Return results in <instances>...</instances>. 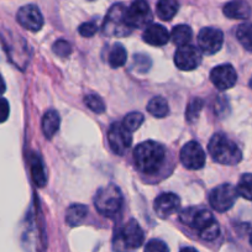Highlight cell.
I'll use <instances>...</instances> for the list:
<instances>
[{
  "label": "cell",
  "instance_id": "32",
  "mask_svg": "<svg viewBox=\"0 0 252 252\" xmlns=\"http://www.w3.org/2000/svg\"><path fill=\"white\" fill-rule=\"evenodd\" d=\"M79 33L84 37H92V36L95 35V32L98 31V25H96L94 21H89V23H84L79 26Z\"/></svg>",
  "mask_w": 252,
  "mask_h": 252
},
{
  "label": "cell",
  "instance_id": "17",
  "mask_svg": "<svg viewBox=\"0 0 252 252\" xmlns=\"http://www.w3.org/2000/svg\"><path fill=\"white\" fill-rule=\"evenodd\" d=\"M222 13L226 18L235 20H246L251 16V6L246 0H231L225 4Z\"/></svg>",
  "mask_w": 252,
  "mask_h": 252
},
{
  "label": "cell",
  "instance_id": "24",
  "mask_svg": "<svg viewBox=\"0 0 252 252\" xmlns=\"http://www.w3.org/2000/svg\"><path fill=\"white\" fill-rule=\"evenodd\" d=\"M236 37L242 47L252 52V23H245L237 28Z\"/></svg>",
  "mask_w": 252,
  "mask_h": 252
},
{
  "label": "cell",
  "instance_id": "4",
  "mask_svg": "<svg viewBox=\"0 0 252 252\" xmlns=\"http://www.w3.org/2000/svg\"><path fill=\"white\" fill-rule=\"evenodd\" d=\"M144 231L136 220H129L124 224L114 236V250L116 252H127L139 249L144 244Z\"/></svg>",
  "mask_w": 252,
  "mask_h": 252
},
{
  "label": "cell",
  "instance_id": "22",
  "mask_svg": "<svg viewBox=\"0 0 252 252\" xmlns=\"http://www.w3.org/2000/svg\"><path fill=\"white\" fill-rule=\"evenodd\" d=\"M192 29L188 25H178L172 30L171 40L174 45L181 47V46L189 45V42L192 40Z\"/></svg>",
  "mask_w": 252,
  "mask_h": 252
},
{
  "label": "cell",
  "instance_id": "8",
  "mask_svg": "<svg viewBox=\"0 0 252 252\" xmlns=\"http://www.w3.org/2000/svg\"><path fill=\"white\" fill-rule=\"evenodd\" d=\"M126 21L131 29H142L151 25L152 13L146 0H135L126 9Z\"/></svg>",
  "mask_w": 252,
  "mask_h": 252
},
{
  "label": "cell",
  "instance_id": "37",
  "mask_svg": "<svg viewBox=\"0 0 252 252\" xmlns=\"http://www.w3.org/2000/svg\"><path fill=\"white\" fill-rule=\"evenodd\" d=\"M250 87H251V88H252V78H251V81H250Z\"/></svg>",
  "mask_w": 252,
  "mask_h": 252
},
{
  "label": "cell",
  "instance_id": "5",
  "mask_svg": "<svg viewBox=\"0 0 252 252\" xmlns=\"http://www.w3.org/2000/svg\"><path fill=\"white\" fill-rule=\"evenodd\" d=\"M123 203V193L120 188L114 184L100 188L94 197L95 209L104 217H114L120 213Z\"/></svg>",
  "mask_w": 252,
  "mask_h": 252
},
{
  "label": "cell",
  "instance_id": "7",
  "mask_svg": "<svg viewBox=\"0 0 252 252\" xmlns=\"http://www.w3.org/2000/svg\"><path fill=\"white\" fill-rule=\"evenodd\" d=\"M237 190L234 186L226 183L217 187L212 190L209 195V203L214 210L219 213H225L231 209L237 199Z\"/></svg>",
  "mask_w": 252,
  "mask_h": 252
},
{
  "label": "cell",
  "instance_id": "33",
  "mask_svg": "<svg viewBox=\"0 0 252 252\" xmlns=\"http://www.w3.org/2000/svg\"><path fill=\"white\" fill-rule=\"evenodd\" d=\"M9 114H10V106H9L8 100L0 96V123L8 120Z\"/></svg>",
  "mask_w": 252,
  "mask_h": 252
},
{
  "label": "cell",
  "instance_id": "34",
  "mask_svg": "<svg viewBox=\"0 0 252 252\" xmlns=\"http://www.w3.org/2000/svg\"><path fill=\"white\" fill-rule=\"evenodd\" d=\"M5 82H4L3 77H1V74H0V96L3 95L4 93H5Z\"/></svg>",
  "mask_w": 252,
  "mask_h": 252
},
{
  "label": "cell",
  "instance_id": "15",
  "mask_svg": "<svg viewBox=\"0 0 252 252\" xmlns=\"http://www.w3.org/2000/svg\"><path fill=\"white\" fill-rule=\"evenodd\" d=\"M181 207V199L174 193H163L155 200V212L161 218L174 214Z\"/></svg>",
  "mask_w": 252,
  "mask_h": 252
},
{
  "label": "cell",
  "instance_id": "20",
  "mask_svg": "<svg viewBox=\"0 0 252 252\" xmlns=\"http://www.w3.org/2000/svg\"><path fill=\"white\" fill-rule=\"evenodd\" d=\"M30 166H31V176H32L33 183L37 187H43L47 182V177H46L45 168H43V163L38 155L33 154L30 157Z\"/></svg>",
  "mask_w": 252,
  "mask_h": 252
},
{
  "label": "cell",
  "instance_id": "14",
  "mask_svg": "<svg viewBox=\"0 0 252 252\" xmlns=\"http://www.w3.org/2000/svg\"><path fill=\"white\" fill-rule=\"evenodd\" d=\"M210 81L219 91H226L236 84L237 74L231 64H220L210 72Z\"/></svg>",
  "mask_w": 252,
  "mask_h": 252
},
{
  "label": "cell",
  "instance_id": "30",
  "mask_svg": "<svg viewBox=\"0 0 252 252\" xmlns=\"http://www.w3.org/2000/svg\"><path fill=\"white\" fill-rule=\"evenodd\" d=\"M52 50L53 52H55L57 56H60V57H67V56L71 55L72 52L71 45L64 40L56 41V42L53 43Z\"/></svg>",
  "mask_w": 252,
  "mask_h": 252
},
{
  "label": "cell",
  "instance_id": "29",
  "mask_svg": "<svg viewBox=\"0 0 252 252\" xmlns=\"http://www.w3.org/2000/svg\"><path fill=\"white\" fill-rule=\"evenodd\" d=\"M203 109V100L199 98H194L193 100H190V103L188 104V108H187L186 116L188 119V121H194L197 120L198 116H199L200 111Z\"/></svg>",
  "mask_w": 252,
  "mask_h": 252
},
{
  "label": "cell",
  "instance_id": "1",
  "mask_svg": "<svg viewBox=\"0 0 252 252\" xmlns=\"http://www.w3.org/2000/svg\"><path fill=\"white\" fill-rule=\"evenodd\" d=\"M179 219L187 226L197 230L200 237L207 241H213L220 234V226L218 221L209 210L203 209V208H187L181 213Z\"/></svg>",
  "mask_w": 252,
  "mask_h": 252
},
{
  "label": "cell",
  "instance_id": "25",
  "mask_svg": "<svg viewBox=\"0 0 252 252\" xmlns=\"http://www.w3.org/2000/svg\"><path fill=\"white\" fill-rule=\"evenodd\" d=\"M126 58H127V53H126L125 47L120 43L114 46L111 48L110 53H109V64H110L113 68H119V67H123L126 62Z\"/></svg>",
  "mask_w": 252,
  "mask_h": 252
},
{
  "label": "cell",
  "instance_id": "35",
  "mask_svg": "<svg viewBox=\"0 0 252 252\" xmlns=\"http://www.w3.org/2000/svg\"><path fill=\"white\" fill-rule=\"evenodd\" d=\"M181 252H198L194 247H183L181 250Z\"/></svg>",
  "mask_w": 252,
  "mask_h": 252
},
{
  "label": "cell",
  "instance_id": "12",
  "mask_svg": "<svg viewBox=\"0 0 252 252\" xmlns=\"http://www.w3.org/2000/svg\"><path fill=\"white\" fill-rule=\"evenodd\" d=\"M224 42V35L219 29L204 28L198 35V45L205 55H214L219 52Z\"/></svg>",
  "mask_w": 252,
  "mask_h": 252
},
{
  "label": "cell",
  "instance_id": "36",
  "mask_svg": "<svg viewBox=\"0 0 252 252\" xmlns=\"http://www.w3.org/2000/svg\"><path fill=\"white\" fill-rule=\"evenodd\" d=\"M250 244L252 245V232H251V235H250Z\"/></svg>",
  "mask_w": 252,
  "mask_h": 252
},
{
  "label": "cell",
  "instance_id": "31",
  "mask_svg": "<svg viewBox=\"0 0 252 252\" xmlns=\"http://www.w3.org/2000/svg\"><path fill=\"white\" fill-rule=\"evenodd\" d=\"M145 252H169L168 246L161 240H150L145 247Z\"/></svg>",
  "mask_w": 252,
  "mask_h": 252
},
{
  "label": "cell",
  "instance_id": "11",
  "mask_svg": "<svg viewBox=\"0 0 252 252\" xmlns=\"http://www.w3.org/2000/svg\"><path fill=\"white\" fill-rule=\"evenodd\" d=\"M202 62V53L197 47L186 45L178 47L174 53V63L181 71H193Z\"/></svg>",
  "mask_w": 252,
  "mask_h": 252
},
{
  "label": "cell",
  "instance_id": "26",
  "mask_svg": "<svg viewBox=\"0 0 252 252\" xmlns=\"http://www.w3.org/2000/svg\"><path fill=\"white\" fill-rule=\"evenodd\" d=\"M237 194L241 195L242 198L252 202V174L246 173L242 174L239 183L236 187Z\"/></svg>",
  "mask_w": 252,
  "mask_h": 252
},
{
  "label": "cell",
  "instance_id": "21",
  "mask_svg": "<svg viewBox=\"0 0 252 252\" xmlns=\"http://www.w3.org/2000/svg\"><path fill=\"white\" fill-rule=\"evenodd\" d=\"M88 214V208L83 204H73L68 208L66 213V221L71 226H77L86 219Z\"/></svg>",
  "mask_w": 252,
  "mask_h": 252
},
{
  "label": "cell",
  "instance_id": "18",
  "mask_svg": "<svg viewBox=\"0 0 252 252\" xmlns=\"http://www.w3.org/2000/svg\"><path fill=\"white\" fill-rule=\"evenodd\" d=\"M61 118L56 110H48L42 118V132L47 139H52L60 129Z\"/></svg>",
  "mask_w": 252,
  "mask_h": 252
},
{
  "label": "cell",
  "instance_id": "27",
  "mask_svg": "<svg viewBox=\"0 0 252 252\" xmlns=\"http://www.w3.org/2000/svg\"><path fill=\"white\" fill-rule=\"evenodd\" d=\"M142 123H144V115L141 113H137V111H132L124 118L121 124L127 131L134 132L142 125Z\"/></svg>",
  "mask_w": 252,
  "mask_h": 252
},
{
  "label": "cell",
  "instance_id": "28",
  "mask_svg": "<svg viewBox=\"0 0 252 252\" xmlns=\"http://www.w3.org/2000/svg\"><path fill=\"white\" fill-rule=\"evenodd\" d=\"M84 103H86V105L95 114H101L105 111V104H104L103 99H101L100 96L95 95V94H89V95H86V98H84Z\"/></svg>",
  "mask_w": 252,
  "mask_h": 252
},
{
  "label": "cell",
  "instance_id": "2",
  "mask_svg": "<svg viewBox=\"0 0 252 252\" xmlns=\"http://www.w3.org/2000/svg\"><path fill=\"white\" fill-rule=\"evenodd\" d=\"M166 159V150L156 141H145L134 151L135 166L140 172L155 174L161 169Z\"/></svg>",
  "mask_w": 252,
  "mask_h": 252
},
{
  "label": "cell",
  "instance_id": "10",
  "mask_svg": "<svg viewBox=\"0 0 252 252\" xmlns=\"http://www.w3.org/2000/svg\"><path fill=\"white\" fill-rule=\"evenodd\" d=\"M179 158H181L182 164L187 169L195 171V169H200L204 167L205 152L198 142L189 141L182 147Z\"/></svg>",
  "mask_w": 252,
  "mask_h": 252
},
{
  "label": "cell",
  "instance_id": "9",
  "mask_svg": "<svg viewBox=\"0 0 252 252\" xmlns=\"http://www.w3.org/2000/svg\"><path fill=\"white\" fill-rule=\"evenodd\" d=\"M108 142L114 154L123 156L131 146V132L127 131L121 123H114L109 127Z\"/></svg>",
  "mask_w": 252,
  "mask_h": 252
},
{
  "label": "cell",
  "instance_id": "3",
  "mask_svg": "<svg viewBox=\"0 0 252 252\" xmlns=\"http://www.w3.org/2000/svg\"><path fill=\"white\" fill-rule=\"evenodd\" d=\"M208 151L215 162L225 166H235L242 159L241 150L224 134H215L210 139Z\"/></svg>",
  "mask_w": 252,
  "mask_h": 252
},
{
  "label": "cell",
  "instance_id": "38",
  "mask_svg": "<svg viewBox=\"0 0 252 252\" xmlns=\"http://www.w3.org/2000/svg\"><path fill=\"white\" fill-rule=\"evenodd\" d=\"M88 1H94V0H88Z\"/></svg>",
  "mask_w": 252,
  "mask_h": 252
},
{
  "label": "cell",
  "instance_id": "13",
  "mask_svg": "<svg viewBox=\"0 0 252 252\" xmlns=\"http://www.w3.org/2000/svg\"><path fill=\"white\" fill-rule=\"evenodd\" d=\"M16 20L24 29L33 31V32L40 31L43 26L42 14H41L40 9L32 4L20 8V10L18 11V15H16Z\"/></svg>",
  "mask_w": 252,
  "mask_h": 252
},
{
  "label": "cell",
  "instance_id": "16",
  "mask_svg": "<svg viewBox=\"0 0 252 252\" xmlns=\"http://www.w3.org/2000/svg\"><path fill=\"white\" fill-rule=\"evenodd\" d=\"M142 37H144L145 42L149 43V45L159 47V46L166 45L169 38H171V36H169L166 28H163L159 24H151L146 28Z\"/></svg>",
  "mask_w": 252,
  "mask_h": 252
},
{
  "label": "cell",
  "instance_id": "23",
  "mask_svg": "<svg viewBox=\"0 0 252 252\" xmlns=\"http://www.w3.org/2000/svg\"><path fill=\"white\" fill-rule=\"evenodd\" d=\"M147 111L155 118H164L169 113L168 103L163 96H155L147 104Z\"/></svg>",
  "mask_w": 252,
  "mask_h": 252
},
{
  "label": "cell",
  "instance_id": "6",
  "mask_svg": "<svg viewBox=\"0 0 252 252\" xmlns=\"http://www.w3.org/2000/svg\"><path fill=\"white\" fill-rule=\"evenodd\" d=\"M103 31L105 35L116 36V37L131 33L132 29L127 25V21H126V8L124 4H114L109 9L105 20H104Z\"/></svg>",
  "mask_w": 252,
  "mask_h": 252
},
{
  "label": "cell",
  "instance_id": "19",
  "mask_svg": "<svg viewBox=\"0 0 252 252\" xmlns=\"http://www.w3.org/2000/svg\"><path fill=\"white\" fill-rule=\"evenodd\" d=\"M178 0H158L156 6V13L161 20L169 21L178 13Z\"/></svg>",
  "mask_w": 252,
  "mask_h": 252
}]
</instances>
